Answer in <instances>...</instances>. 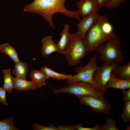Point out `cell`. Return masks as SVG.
I'll return each mask as SVG.
<instances>
[{
  "label": "cell",
  "mask_w": 130,
  "mask_h": 130,
  "mask_svg": "<svg viewBox=\"0 0 130 130\" xmlns=\"http://www.w3.org/2000/svg\"><path fill=\"white\" fill-rule=\"evenodd\" d=\"M65 0H34L26 5L24 11L35 13L42 16L52 28L54 27L52 21L53 15L60 13L69 17L80 20L78 11H72L67 9L65 6Z\"/></svg>",
  "instance_id": "obj_1"
},
{
  "label": "cell",
  "mask_w": 130,
  "mask_h": 130,
  "mask_svg": "<svg viewBox=\"0 0 130 130\" xmlns=\"http://www.w3.org/2000/svg\"><path fill=\"white\" fill-rule=\"evenodd\" d=\"M100 45L97 51L99 54L102 63H113L118 64L124 60L121 48L120 39L115 34L106 41Z\"/></svg>",
  "instance_id": "obj_2"
},
{
  "label": "cell",
  "mask_w": 130,
  "mask_h": 130,
  "mask_svg": "<svg viewBox=\"0 0 130 130\" xmlns=\"http://www.w3.org/2000/svg\"><path fill=\"white\" fill-rule=\"evenodd\" d=\"M68 86L57 89L50 86L54 94L68 93L75 96H90L104 100V95L99 92L91 84L85 82H76L68 84Z\"/></svg>",
  "instance_id": "obj_3"
},
{
  "label": "cell",
  "mask_w": 130,
  "mask_h": 130,
  "mask_svg": "<svg viewBox=\"0 0 130 130\" xmlns=\"http://www.w3.org/2000/svg\"><path fill=\"white\" fill-rule=\"evenodd\" d=\"M88 52L83 39L76 33L72 34L70 42L64 55L69 64L75 66Z\"/></svg>",
  "instance_id": "obj_4"
},
{
  "label": "cell",
  "mask_w": 130,
  "mask_h": 130,
  "mask_svg": "<svg viewBox=\"0 0 130 130\" xmlns=\"http://www.w3.org/2000/svg\"><path fill=\"white\" fill-rule=\"evenodd\" d=\"M108 36L101 30L97 21L88 30L83 39L88 52L97 51L98 46L115 34Z\"/></svg>",
  "instance_id": "obj_5"
},
{
  "label": "cell",
  "mask_w": 130,
  "mask_h": 130,
  "mask_svg": "<svg viewBox=\"0 0 130 130\" xmlns=\"http://www.w3.org/2000/svg\"><path fill=\"white\" fill-rule=\"evenodd\" d=\"M97 56L94 55L86 65H80L75 68L76 74L72 75L70 79L66 80L67 83L68 84L76 82H82L91 84L94 86L93 74L95 71L99 67L97 65Z\"/></svg>",
  "instance_id": "obj_6"
},
{
  "label": "cell",
  "mask_w": 130,
  "mask_h": 130,
  "mask_svg": "<svg viewBox=\"0 0 130 130\" xmlns=\"http://www.w3.org/2000/svg\"><path fill=\"white\" fill-rule=\"evenodd\" d=\"M117 65L115 63L103 62L101 66L93 73L92 77L93 86L97 90L104 95L108 90L106 85L112 71Z\"/></svg>",
  "instance_id": "obj_7"
},
{
  "label": "cell",
  "mask_w": 130,
  "mask_h": 130,
  "mask_svg": "<svg viewBox=\"0 0 130 130\" xmlns=\"http://www.w3.org/2000/svg\"><path fill=\"white\" fill-rule=\"evenodd\" d=\"M75 96L81 104L90 107L94 112H103L108 115L110 114L112 105L105 99L101 100L90 96Z\"/></svg>",
  "instance_id": "obj_8"
},
{
  "label": "cell",
  "mask_w": 130,
  "mask_h": 130,
  "mask_svg": "<svg viewBox=\"0 0 130 130\" xmlns=\"http://www.w3.org/2000/svg\"><path fill=\"white\" fill-rule=\"evenodd\" d=\"M77 7L82 17L97 13L100 8L97 0H80L78 2Z\"/></svg>",
  "instance_id": "obj_9"
},
{
  "label": "cell",
  "mask_w": 130,
  "mask_h": 130,
  "mask_svg": "<svg viewBox=\"0 0 130 130\" xmlns=\"http://www.w3.org/2000/svg\"><path fill=\"white\" fill-rule=\"evenodd\" d=\"M98 14L96 13L82 17L77 25L78 30L76 32L82 39L88 30L96 21Z\"/></svg>",
  "instance_id": "obj_10"
},
{
  "label": "cell",
  "mask_w": 130,
  "mask_h": 130,
  "mask_svg": "<svg viewBox=\"0 0 130 130\" xmlns=\"http://www.w3.org/2000/svg\"><path fill=\"white\" fill-rule=\"evenodd\" d=\"M69 28L67 24L64 25V29L60 34V38L56 44L57 52L62 54L64 55L71 39L72 34L69 33Z\"/></svg>",
  "instance_id": "obj_11"
},
{
  "label": "cell",
  "mask_w": 130,
  "mask_h": 130,
  "mask_svg": "<svg viewBox=\"0 0 130 130\" xmlns=\"http://www.w3.org/2000/svg\"><path fill=\"white\" fill-rule=\"evenodd\" d=\"M106 87L109 88L126 90L130 88V79H124L118 78L111 73L107 82Z\"/></svg>",
  "instance_id": "obj_12"
},
{
  "label": "cell",
  "mask_w": 130,
  "mask_h": 130,
  "mask_svg": "<svg viewBox=\"0 0 130 130\" xmlns=\"http://www.w3.org/2000/svg\"><path fill=\"white\" fill-rule=\"evenodd\" d=\"M41 52L42 56L47 57L53 53L58 52L56 44L53 41L51 36H46L42 40Z\"/></svg>",
  "instance_id": "obj_13"
},
{
  "label": "cell",
  "mask_w": 130,
  "mask_h": 130,
  "mask_svg": "<svg viewBox=\"0 0 130 130\" xmlns=\"http://www.w3.org/2000/svg\"><path fill=\"white\" fill-rule=\"evenodd\" d=\"M14 88L20 91H34L38 88L32 81L13 77Z\"/></svg>",
  "instance_id": "obj_14"
},
{
  "label": "cell",
  "mask_w": 130,
  "mask_h": 130,
  "mask_svg": "<svg viewBox=\"0 0 130 130\" xmlns=\"http://www.w3.org/2000/svg\"><path fill=\"white\" fill-rule=\"evenodd\" d=\"M35 84L39 88L41 89L46 85V80L50 78L42 71L37 70H31L29 74Z\"/></svg>",
  "instance_id": "obj_15"
},
{
  "label": "cell",
  "mask_w": 130,
  "mask_h": 130,
  "mask_svg": "<svg viewBox=\"0 0 130 130\" xmlns=\"http://www.w3.org/2000/svg\"><path fill=\"white\" fill-rule=\"evenodd\" d=\"M111 73L117 78L122 79H130V61L122 66L117 65L112 71Z\"/></svg>",
  "instance_id": "obj_16"
},
{
  "label": "cell",
  "mask_w": 130,
  "mask_h": 130,
  "mask_svg": "<svg viewBox=\"0 0 130 130\" xmlns=\"http://www.w3.org/2000/svg\"><path fill=\"white\" fill-rule=\"evenodd\" d=\"M97 20L98 22L102 32L105 35H112L115 33L113 32V27L109 22L108 17L104 15L98 14Z\"/></svg>",
  "instance_id": "obj_17"
},
{
  "label": "cell",
  "mask_w": 130,
  "mask_h": 130,
  "mask_svg": "<svg viewBox=\"0 0 130 130\" xmlns=\"http://www.w3.org/2000/svg\"><path fill=\"white\" fill-rule=\"evenodd\" d=\"M28 71L27 64L20 62L16 63L14 68L12 70L13 74L16 77L26 79V73Z\"/></svg>",
  "instance_id": "obj_18"
},
{
  "label": "cell",
  "mask_w": 130,
  "mask_h": 130,
  "mask_svg": "<svg viewBox=\"0 0 130 130\" xmlns=\"http://www.w3.org/2000/svg\"><path fill=\"white\" fill-rule=\"evenodd\" d=\"M0 50L2 53L7 55L15 63L20 61L16 49L8 43H5L0 46Z\"/></svg>",
  "instance_id": "obj_19"
},
{
  "label": "cell",
  "mask_w": 130,
  "mask_h": 130,
  "mask_svg": "<svg viewBox=\"0 0 130 130\" xmlns=\"http://www.w3.org/2000/svg\"><path fill=\"white\" fill-rule=\"evenodd\" d=\"M40 70L46 74L50 78L59 80H68L71 77L72 75H66L57 72L46 65L42 67Z\"/></svg>",
  "instance_id": "obj_20"
},
{
  "label": "cell",
  "mask_w": 130,
  "mask_h": 130,
  "mask_svg": "<svg viewBox=\"0 0 130 130\" xmlns=\"http://www.w3.org/2000/svg\"><path fill=\"white\" fill-rule=\"evenodd\" d=\"M2 72L4 82L2 86L8 93H10L14 88L13 77L11 73L10 69H4Z\"/></svg>",
  "instance_id": "obj_21"
},
{
  "label": "cell",
  "mask_w": 130,
  "mask_h": 130,
  "mask_svg": "<svg viewBox=\"0 0 130 130\" xmlns=\"http://www.w3.org/2000/svg\"><path fill=\"white\" fill-rule=\"evenodd\" d=\"M13 124V118L10 117L5 118L0 121V130H18Z\"/></svg>",
  "instance_id": "obj_22"
},
{
  "label": "cell",
  "mask_w": 130,
  "mask_h": 130,
  "mask_svg": "<svg viewBox=\"0 0 130 130\" xmlns=\"http://www.w3.org/2000/svg\"><path fill=\"white\" fill-rule=\"evenodd\" d=\"M100 130H119L117 127L116 123L112 118L106 117V122L104 124L100 125Z\"/></svg>",
  "instance_id": "obj_23"
},
{
  "label": "cell",
  "mask_w": 130,
  "mask_h": 130,
  "mask_svg": "<svg viewBox=\"0 0 130 130\" xmlns=\"http://www.w3.org/2000/svg\"><path fill=\"white\" fill-rule=\"evenodd\" d=\"M121 117L124 122L130 121V101L125 103L123 112Z\"/></svg>",
  "instance_id": "obj_24"
},
{
  "label": "cell",
  "mask_w": 130,
  "mask_h": 130,
  "mask_svg": "<svg viewBox=\"0 0 130 130\" xmlns=\"http://www.w3.org/2000/svg\"><path fill=\"white\" fill-rule=\"evenodd\" d=\"M32 126L33 130H58L57 127L52 124L48 126H45L35 122Z\"/></svg>",
  "instance_id": "obj_25"
},
{
  "label": "cell",
  "mask_w": 130,
  "mask_h": 130,
  "mask_svg": "<svg viewBox=\"0 0 130 130\" xmlns=\"http://www.w3.org/2000/svg\"><path fill=\"white\" fill-rule=\"evenodd\" d=\"M127 0H111L105 6L108 9H111L117 8Z\"/></svg>",
  "instance_id": "obj_26"
},
{
  "label": "cell",
  "mask_w": 130,
  "mask_h": 130,
  "mask_svg": "<svg viewBox=\"0 0 130 130\" xmlns=\"http://www.w3.org/2000/svg\"><path fill=\"white\" fill-rule=\"evenodd\" d=\"M6 91L3 87H0V103L6 105H8L6 99Z\"/></svg>",
  "instance_id": "obj_27"
},
{
  "label": "cell",
  "mask_w": 130,
  "mask_h": 130,
  "mask_svg": "<svg viewBox=\"0 0 130 130\" xmlns=\"http://www.w3.org/2000/svg\"><path fill=\"white\" fill-rule=\"evenodd\" d=\"M76 129L77 130H100V125H97L93 127H84L81 124H79L76 125Z\"/></svg>",
  "instance_id": "obj_28"
},
{
  "label": "cell",
  "mask_w": 130,
  "mask_h": 130,
  "mask_svg": "<svg viewBox=\"0 0 130 130\" xmlns=\"http://www.w3.org/2000/svg\"><path fill=\"white\" fill-rule=\"evenodd\" d=\"M127 89L122 90L123 95V100L125 103L130 101V88Z\"/></svg>",
  "instance_id": "obj_29"
},
{
  "label": "cell",
  "mask_w": 130,
  "mask_h": 130,
  "mask_svg": "<svg viewBox=\"0 0 130 130\" xmlns=\"http://www.w3.org/2000/svg\"><path fill=\"white\" fill-rule=\"evenodd\" d=\"M76 125H59L58 127V130H77Z\"/></svg>",
  "instance_id": "obj_30"
},
{
  "label": "cell",
  "mask_w": 130,
  "mask_h": 130,
  "mask_svg": "<svg viewBox=\"0 0 130 130\" xmlns=\"http://www.w3.org/2000/svg\"><path fill=\"white\" fill-rule=\"evenodd\" d=\"M100 8L105 6L111 0H97Z\"/></svg>",
  "instance_id": "obj_31"
},
{
  "label": "cell",
  "mask_w": 130,
  "mask_h": 130,
  "mask_svg": "<svg viewBox=\"0 0 130 130\" xmlns=\"http://www.w3.org/2000/svg\"><path fill=\"white\" fill-rule=\"evenodd\" d=\"M130 125H128L126 127L125 130H130Z\"/></svg>",
  "instance_id": "obj_32"
}]
</instances>
